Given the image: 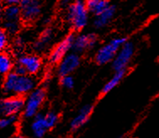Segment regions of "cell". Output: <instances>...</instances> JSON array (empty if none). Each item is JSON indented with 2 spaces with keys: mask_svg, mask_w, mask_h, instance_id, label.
<instances>
[{
  "mask_svg": "<svg viewBox=\"0 0 159 138\" xmlns=\"http://www.w3.org/2000/svg\"><path fill=\"white\" fill-rule=\"evenodd\" d=\"M25 106V97L9 96L0 99V115L3 117L21 114Z\"/></svg>",
  "mask_w": 159,
  "mask_h": 138,
  "instance_id": "obj_10",
  "label": "cell"
},
{
  "mask_svg": "<svg viewBox=\"0 0 159 138\" xmlns=\"http://www.w3.org/2000/svg\"><path fill=\"white\" fill-rule=\"evenodd\" d=\"M44 119H45L46 127L48 131H50L57 126L60 120V116L54 110H49L46 113H44Z\"/></svg>",
  "mask_w": 159,
  "mask_h": 138,
  "instance_id": "obj_20",
  "label": "cell"
},
{
  "mask_svg": "<svg viewBox=\"0 0 159 138\" xmlns=\"http://www.w3.org/2000/svg\"><path fill=\"white\" fill-rule=\"evenodd\" d=\"M94 106L93 104H86L83 105L78 110V114L70 121V130L72 131H78V130L84 127L89 121Z\"/></svg>",
  "mask_w": 159,
  "mask_h": 138,
  "instance_id": "obj_12",
  "label": "cell"
},
{
  "mask_svg": "<svg viewBox=\"0 0 159 138\" xmlns=\"http://www.w3.org/2000/svg\"><path fill=\"white\" fill-rule=\"evenodd\" d=\"M15 63L10 55L0 53V76H6L13 71Z\"/></svg>",
  "mask_w": 159,
  "mask_h": 138,
  "instance_id": "obj_19",
  "label": "cell"
},
{
  "mask_svg": "<svg viewBox=\"0 0 159 138\" xmlns=\"http://www.w3.org/2000/svg\"><path fill=\"white\" fill-rule=\"evenodd\" d=\"M46 89L44 86H38L25 98V106L22 116L25 120H31L36 115L43 106L46 99Z\"/></svg>",
  "mask_w": 159,
  "mask_h": 138,
  "instance_id": "obj_4",
  "label": "cell"
},
{
  "mask_svg": "<svg viewBox=\"0 0 159 138\" xmlns=\"http://www.w3.org/2000/svg\"><path fill=\"white\" fill-rule=\"evenodd\" d=\"M12 72H15L17 76H25V75H27V72H26L25 68L19 63L15 64V66H14V68H13V71H12Z\"/></svg>",
  "mask_w": 159,
  "mask_h": 138,
  "instance_id": "obj_25",
  "label": "cell"
},
{
  "mask_svg": "<svg viewBox=\"0 0 159 138\" xmlns=\"http://www.w3.org/2000/svg\"><path fill=\"white\" fill-rule=\"evenodd\" d=\"M30 131L32 138H43L46 136L48 129L44 119V113L39 112L31 119V122L30 124Z\"/></svg>",
  "mask_w": 159,
  "mask_h": 138,
  "instance_id": "obj_15",
  "label": "cell"
},
{
  "mask_svg": "<svg viewBox=\"0 0 159 138\" xmlns=\"http://www.w3.org/2000/svg\"><path fill=\"white\" fill-rule=\"evenodd\" d=\"M3 21H6V22H20L21 12L20 5L6 6L5 8L3 9Z\"/></svg>",
  "mask_w": 159,
  "mask_h": 138,
  "instance_id": "obj_18",
  "label": "cell"
},
{
  "mask_svg": "<svg viewBox=\"0 0 159 138\" xmlns=\"http://www.w3.org/2000/svg\"><path fill=\"white\" fill-rule=\"evenodd\" d=\"M85 4L89 13L93 16H97L106 9L110 3L107 0H88L85 1Z\"/></svg>",
  "mask_w": 159,
  "mask_h": 138,
  "instance_id": "obj_17",
  "label": "cell"
},
{
  "mask_svg": "<svg viewBox=\"0 0 159 138\" xmlns=\"http://www.w3.org/2000/svg\"><path fill=\"white\" fill-rule=\"evenodd\" d=\"M3 29L7 32L8 34L15 35L20 31L22 26V22H6L3 21Z\"/></svg>",
  "mask_w": 159,
  "mask_h": 138,
  "instance_id": "obj_21",
  "label": "cell"
},
{
  "mask_svg": "<svg viewBox=\"0 0 159 138\" xmlns=\"http://www.w3.org/2000/svg\"><path fill=\"white\" fill-rule=\"evenodd\" d=\"M39 81L36 77L30 75L17 76L11 72L6 75L2 84L3 92L9 96L26 97L38 87Z\"/></svg>",
  "mask_w": 159,
  "mask_h": 138,
  "instance_id": "obj_1",
  "label": "cell"
},
{
  "mask_svg": "<svg viewBox=\"0 0 159 138\" xmlns=\"http://www.w3.org/2000/svg\"><path fill=\"white\" fill-rule=\"evenodd\" d=\"M98 43V36L94 32L78 33L75 34V38L72 44V52L81 56L85 52L94 49Z\"/></svg>",
  "mask_w": 159,
  "mask_h": 138,
  "instance_id": "obj_7",
  "label": "cell"
},
{
  "mask_svg": "<svg viewBox=\"0 0 159 138\" xmlns=\"http://www.w3.org/2000/svg\"><path fill=\"white\" fill-rule=\"evenodd\" d=\"M82 58L75 52H69L57 65V74L59 78L72 75L81 65Z\"/></svg>",
  "mask_w": 159,
  "mask_h": 138,
  "instance_id": "obj_11",
  "label": "cell"
},
{
  "mask_svg": "<svg viewBox=\"0 0 159 138\" xmlns=\"http://www.w3.org/2000/svg\"><path fill=\"white\" fill-rule=\"evenodd\" d=\"M128 72V70H124V71H119V72H115L112 78L108 81L106 84H104L101 89V95H106L110 92H111L115 88L118 86L120 84L125 77L126 76Z\"/></svg>",
  "mask_w": 159,
  "mask_h": 138,
  "instance_id": "obj_16",
  "label": "cell"
},
{
  "mask_svg": "<svg viewBox=\"0 0 159 138\" xmlns=\"http://www.w3.org/2000/svg\"><path fill=\"white\" fill-rule=\"evenodd\" d=\"M64 20L72 32H80L88 25L89 21V13L84 1L77 0L67 6L64 10Z\"/></svg>",
  "mask_w": 159,
  "mask_h": 138,
  "instance_id": "obj_2",
  "label": "cell"
},
{
  "mask_svg": "<svg viewBox=\"0 0 159 138\" xmlns=\"http://www.w3.org/2000/svg\"><path fill=\"white\" fill-rule=\"evenodd\" d=\"M18 121L17 115H11V116H5L0 119V130L5 129L15 125Z\"/></svg>",
  "mask_w": 159,
  "mask_h": 138,
  "instance_id": "obj_22",
  "label": "cell"
},
{
  "mask_svg": "<svg viewBox=\"0 0 159 138\" xmlns=\"http://www.w3.org/2000/svg\"><path fill=\"white\" fill-rule=\"evenodd\" d=\"M59 84L63 89H72L75 85V81L72 75H68V76H64L60 78Z\"/></svg>",
  "mask_w": 159,
  "mask_h": 138,
  "instance_id": "obj_23",
  "label": "cell"
},
{
  "mask_svg": "<svg viewBox=\"0 0 159 138\" xmlns=\"http://www.w3.org/2000/svg\"><path fill=\"white\" fill-rule=\"evenodd\" d=\"M55 37V32L52 28H46L41 32L37 40L33 43V50L37 53L46 52L49 48L50 45L52 43ZM36 53V54H37Z\"/></svg>",
  "mask_w": 159,
  "mask_h": 138,
  "instance_id": "obj_14",
  "label": "cell"
},
{
  "mask_svg": "<svg viewBox=\"0 0 159 138\" xmlns=\"http://www.w3.org/2000/svg\"><path fill=\"white\" fill-rule=\"evenodd\" d=\"M136 52V44L131 40H127L119 50L116 58L110 63L114 72L128 70L131 61L135 57Z\"/></svg>",
  "mask_w": 159,
  "mask_h": 138,
  "instance_id": "obj_5",
  "label": "cell"
},
{
  "mask_svg": "<svg viewBox=\"0 0 159 138\" xmlns=\"http://www.w3.org/2000/svg\"><path fill=\"white\" fill-rule=\"evenodd\" d=\"M74 38L75 34L73 32H70L52 47L47 57V61L51 65L57 66L64 57L72 52Z\"/></svg>",
  "mask_w": 159,
  "mask_h": 138,
  "instance_id": "obj_6",
  "label": "cell"
},
{
  "mask_svg": "<svg viewBox=\"0 0 159 138\" xmlns=\"http://www.w3.org/2000/svg\"><path fill=\"white\" fill-rule=\"evenodd\" d=\"M119 138H122V136H120V137H119Z\"/></svg>",
  "mask_w": 159,
  "mask_h": 138,
  "instance_id": "obj_29",
  "label": "cell"
},
{
  "mask_svg": "<svg viewBox=\"0 0 159 138\" xmlns=\"http://www.w3.org/2000/svg\"><path fill=\"white\" fill-rule=\"evenodd\" d=\"M3 9L2 5L0 4V23L3 21Z\"/></svg>",
  "mask_w": 159,
  "mask_h": 138,
  "instance_id": "obj_27",
  "label": "cell"
},
{
  "mask_svg": "<svg viewBox=\"0 0 159 138\" xmlns=\"http://www.w3.org/2000/svg\"><path fill=\"white\" fill-rule=\"evenodd\" d=\"M4 3H5V4L7 6L19 5L20 3V1H19V0H7Z\"/></svg>",
  "mask_w": 159,
  "mask_h": 138,
  "instance_id": "obj_26",
  "label": "cell"
},
{
  "mask_svg": "<svg viewBox=\"0 0 159 138\" xmlns=\"http://www.w3.org/2000/svg\"><path fill=\"white\" fill-rule=\"evenodd\" d=\"M9 44V34L3 29L0 28V53L6 49Z\"/></svg>",
  "mask_w": 159,
  "mask_h": 138,
  "instance_id": "obj_24",
  "label": "cell"
},
{
  "mask_svg": "<svg viewBox=\"0 0 159 138\" xmlns=\"http://www.w3.org/2000/svg\"><path fill=\"white\" fill-rule=\"evenodd\" d=\"M14 138H25V137L23 135H20V134H19V135H15V136H14Z\"/></svg>",
  "mask_w": 159,
  "mask_h": 138,
  "instance_id": "obj_28",
  "label": "cell"
},
{
  "mask_svg": "<svg viewBox=\"0 0 159 138\" xmlns=\"http://www.w3.org/2000/svg\"><path fill=\"white\" fill-rule=\"evenodd\" d=\"M127 40L129 39L126 36H118L110 39L96 50L93 56V62L98 66H104L111 63L119 50Z\"/></svg>",
  "mask_w": 159,
  "mask_h": 138,
  "instance_id": "obj_3",
  "label": "cell"
},
{
  "mask_svg": "<svg viewBox=\"0 0 159 138\" xmlns=\"http://www.w3.org/2000/svg\"><path fill=\"white\" fill-rule=\"evenodd\" d=\"M16 63L20 64L25 68L27 74L36 77L43 70V59L36 53H27L21 54L17 58Z\"/></svg>",
  "mask_w": 159,
  "mask_h": 138,
  "instance_id": "obj_9",
  "label": "cell"
},
{
  "mask_svg": "<svg viewBox=\"0 0 159 138\" xmlns=\"http://www.w3.org/2000/svg\"><path fill=\"white\" fill-rule=\"evenodd\" d=\"M117 11V7L115 4H111L108 6L106 9H104L100 15L94 16L93 20V25L97 30H101L105 28L110 22L113 20L115 15Z\"/></svg>",
  "mask_w": 159,
  "mask_h": 138,
  "instance_id": "obj_13",
  "label": "cell"
},
{
  "mask_svg": "<svg viewBox=\"0 0 159 138\" xmlns=\"http://www.w3.org/2000/svg\"><path fill=\"white\" fill-rule=\"evenodd\" d=\"M19 5L23 23H34L42 14V3L37 0H22Z\"/></svg>",
  "mask_w": 159,
  "mask_h": 138,
  "instance_id": "obj_8",
  "label": "cell"
}]
</instances>
